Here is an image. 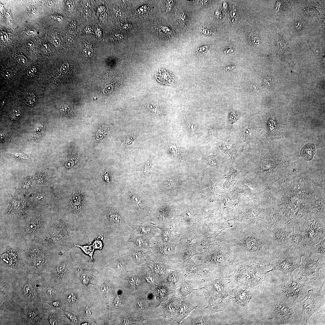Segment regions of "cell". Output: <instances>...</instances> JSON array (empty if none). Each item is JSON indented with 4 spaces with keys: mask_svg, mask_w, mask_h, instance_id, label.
<instances>
[{
    "mask_svg": "<svg viewBox=\"0 0 325 325\" xmlns=\"http://www.w3.org/2000/svg\"><path fill=\"white\" fill-rule=\"evenodd\" d=\"M197 246L195 240L184 238L178 242L175 249V253L180 263L183 265L185 261L192 258L193 256L199 255L197 250Z\"/></svg>",
    "mask_w": 325,
    "mask_h": 325,
    "instance_id": "24",
    "label": "cell"
},
{
    "mask_svg": "<svg viewBox=\"0 0 325 325\" xmlns=\"http://www.w3.org/2000/svg\"><path fill=\"white\" fill-rule=\"evenodd\" d=\"M201 264L215 270L222 271L235 261L225 249L216 241L208 246L204 252H199Z\"/></svg>",
    "mask_w": 325,
    "mask_h": 325,
    "instance_id": "9",
    "label": "cell"
},
{
    "mask_svg": "<svg viewBox=\"0 0 325 325\" xmlns=\"http://www.w3.org/2000/svg\"><path fill=\"white\" fill-rule=\"evenodd\" d=\"M65 7L68 10H71L73 9L72 5L70 3H67Z\"/></svg>",
    "mask_w": 325,
    "mask_h": 325,
    "instance_id": "61",
    "label": "cell"
},
{
    "mask_svg": "<svg viewBox=\"0 0 325 325\" xmlns=\"http://www.w3.org/2000/svg\"><path fill=\"white\" fill-rule=\"evenodd\" d=\"M252 268H241L230 275L232 280L244 289L262 290L267 271L264 265L255 264Z\"/></svg>",
    "mask_w": 325,
    "mask_h": 325,
    "instance_id": "7",
    "label": "cell"
},
{
    "mask_svg": "<svg viewBox=\"0 0 325 325\" xmlns=\"http://www.w3.org/2000/svg\"><path fill=\"white\" fill-rule=\"evenodd\" d=\"M130 225L121 206H109L104 209L98 221L91 225L90 230L114 238L127 236Z\"/></svg>",
    "mask_w": 325,
    "mask_h": 325,
    "instance_id": "3",
    "label": "cell"
},
{
    "mask_svg": "<svg viewBox=\"0 0 325 325\" xmlns=\"http://www.w3.org/2000/svg\"><path fill=\"white\" fill-rule=\"evenodd\" d=\"M305 236L311 246L325 236L324 220L310 218L299 221L296 226Z\"/></svg>",
    "mask_w": 325,
    "mask_h": 325,
    "instance_id": "16",
    "label": "cell"
},
{
    "mask_svg": "<svg viewBox=\"0 0 325 325\" xmlns=\"http://www.w3.org/2000/svg\"><path fill=\"white\" fill-rule=\"evenodd\" d=\"M325 236L319 241L312 245L311 247L310 253L311 255L316 256L319 259L325 256Z\"/></svg>",
    "mask_w": 325,
    "mask_h": 325,
    "instance_id": "40",
    "label": "cell"
},
{
    "mask_svg": "<svg viewBox=\"0 0 325 325\" xmlns=\"http://www.w3.org/2000/svg\"><path fill=\"white\" fill-rule=\"evenodd\" d=\"M177 209L173 225L180 240L184 238L195 240L204 221L203 210L188 206Z\"/></svg>",
    "mask_w": 325,
    "mask_h": 325,
    "instance_id": "5",
    "label": "cell"
},
{
    "mask_svg": "<svg viewBox=\"0 0 325 325\" xmlns=\"http://www.w3.org/2000/svg\"><path fill=\"white\" fill-rule=\"evenodd\" d=\"M265 314L273 325H299L302 318V309L299 302L290 299L276 291L270 296L265 304Z\"/></svg>",
    "mask_w": 325,
    "mask_h": 325,
    "instance_id": "2",
    "label": "cell"
},
{
    "mask_svg": "<svg viewBox=\"0 0 325 325\" xmlns=\"http://www.w3.org/2000/svg\"><path fill=\"white\" fill-rule=\"evenodd\" d=\"M89 324V323L85 322H84V323H82L81 324V325H90V324Z\"/></svg>",
    "mask_w": 325,
    "mask_h": 325,
    "instance_id": "64",
    "label": "cell"
},
{
    "mask_svg": "<svg viewBox=\"0 0 325 325\" xmlns=\"http://www.w3.org/2000/svg\"><path fill=\"white\" fill-rule=\"evenodd\" d=\"M19 274L12 272H0V295H13Z\"/></svg>",
    "mask_w": 325,
    "mask_h": 325,
    "instance_id": "26",
    "label": "cell"
},
{
    "mask_svg": "<svg viewBox=\"0 0 325 325\" xmlns=\"http://www.w3.org/2000/svg\"><path fill=\"white\" fill-rule=\"evenodd\" d=\"M215 241L235 262L268 266L278 250L267 228L260 225H239L223 231Z\"/></svg>",
    "mask_w": 325,
    "mask_h": 325,
    "instance_id": "1",
    "label": "cell"
},
{
    "mask_svg": "<svg viewBox=\"0 0 325 325\" xmlns=\"http://www.w3.org/2000/svg\"><path fill=\"white\" fill-rule=\"evenodd\" d=\"M107 266L116 274L120 275L133 271L138 267L128 253L113 256L109 261Z\"/></svg>",
    "mask_w": 325,
    "mask_h": 325,
    "instance_id": "20",
    "label": "cell"
},
{
    "mask_svg": "<svg viewBox=\"0 0 325 325\" xmlns=\"http://www.w3.org/2000/svg\"><path fill=\"white\" fill-rule=\"evenodd\" d=\"M246 290L237 286L232 290L234 297L230 296L229 300L234 299L236 302L239 305L243 307L249 305L252 298L250 292Z\"/></svg>",
    "mask_w": 325,
    "mask_h": 325,
    "instance_id": "34",
    "label": "cell"
},
{
    "mask_svg": "<svg viewBox=\"0 0 325 325\" xmlns=\"http://www.w3.org/2000/svg\"><path fill=\"white\" fill-rule=\"evenodd\" d=\"M113 87L111 85H109L106 86L103 90V93L104 94H107L110 93L112 91Z\"/></svg>",
    "mask_w": 325,
    "mask_h": 325,
    "instance_id": "51",
    "label": "cell"
},
{
    "mask_svg": "<svg viewBox=\"0 0 325 325\" xmlns=\"http://www.w3.org/2000/svg\"><path fill=\"white\" fill-rule=\"evenodd\" d=\"M303 255L289 246L283 247L278 249L274 266L267 273L277 270L288 276L292 275L294 270L300 267Z\"/></svg>",
    "mask_w": 325,
    "mask_h": 325,
    "instance_id": "11",
    "label": "cell"
},
{
    "mask_svg": "<svg viewBox=\"0 0 325 325\" xmlns=\"http://www.w3.org/2000/svg\"><path fill=\"white\" fill-rule=\"evenodd\" d=\"M69 64L67 63H63L61 66L60 70L62 74H64L67 72L69 69Z\"/></svg>",
    "mask_w": 325,
    "mask_h": 325,
    "instance_id": "49",
    "label": "cell"
},
{
    "mask_svg": "<svg viewBox=\"0 0 325 325\" xmlns=\"http://www.w3.org/2000/svg\"><path fill=\"white\" fill-rule=\"evenodd\" d=\"M178 18L181 22H184L186 19V16L184 14H181L178 17Z\"/></svg>",
    "mask_w": 325,
    "mask_h": 325,
    "instance_id": "60",
    "label": "cell"
},
{
    "mask_svg": "<svg viewBox=\"0 0 325 325\" xmlns=\"http://www.w3.org/2000/svg\"><path fill=\"white\" fill-rule=\"evenodd\" d=\"M208 48L209 46L207 45L200 47L197 49V52L200 54L204 53L207 51Z\"/></svg>",
    "mask_w": 325,
    "mask_h": 325,
    "instance_id": "48",
    "label": "cell"
},
{
    "mask_svg": "<svg viewBox=\"0 0 325 325\" xmlns=\"http://www.w3.org/2000/svg\"><path fill=\"white\" fill-rule=\"evenodd\" d=\"M13 114L14 116L17 119L20 118L21 116V113L18 110L14 111L13 112Z\"/></svg>",
    "mask_w": 325,
    "mask_h": 325,
    "instance_id": "58",
    "label": "cell"
},
{
    "mask_svg": "<svg viewBox=\"0 0 325 325\" xmlns=\"http://www.w3.org/2000/svg\"><path fill=\"white\" fill-rule=\"evenodd\" d=\"M200 1V4L201 5H205L208 2V1L207 0H201Z\"/></svg>",
    "mask_w": 325,
    "mask_h": 325,
    "instance_id": "62",
    "label": "cell"
},
{
    "mask_svg": "<svg viewBox=\"0 0 325 325\" xmlns=\"http://www.w3.org/2000/svg\"><path fill=\"white\" fill-rule=\"evenodd\" d=\"M302 309L303 324H307L310 317L325 304L324 293L320 292L315 293L313 289L308 290L307 294L298 301Z\"/></svg>",
    "mask_w": 325,
    "mask_h": 325,
    "instance_id": "14",
    "label": "cell"
},
{
    "mask_svg": "<svg viewBox=\"0 0 325 325\" xmlns=\"http://www.w3.org/2000/svg\"><path fill=\"white\" fill-rule=\"evenodd\" d=\"M160 228L161 233L159 236L162 242L167 243H178L180 238L174 225L169 228Z\"/></svg>",
    "mask_w": 325,
    "mask_h": 325,
    "instance_id": "38",
    "label": "cell"
},
{
    "mask_svg": "<svg viewBox=\"0 0 325 325\" xmlns=\"http://www.w3.org/2000/svg\"><path fill=\"white\" fill-rule=\"evenodd\" d=\"M120 275L123 277L120 283L121 285L130 295L147 290V288L151 289L147 283L140 267Z\"/></svg>",
    "mask_w": 325,
    "mask_h": 325,
    "instance_id": "15",
    "label": "cell"
},
{
    "mask_svg": "<svg viewBox=\"0 0 325 325\" xmlns=\"http://www.w3.org/2000/svg\"><path fill=\"white\" fill-rule=\"evenodd\" d=\"M45 132V128L42 125H39L37 126L33 132L34 134L36 135H41Z\"/></svg>",
    "mask_w": 325,
    "mask_h": 325,
    "instance_id": "45",
    "label": "cell"
},
{
    "mask_svg": "<svg viewBox=\"0 0 325 325\" xmlns=\"http://www.w3.org/2000/svg\"><path fill=\"white\" fill-rule=\"evenodd\" d=\"M267 228L272 240L278 249L288 246L289 237L291 231L288 229L286 224L281 222H275Z\"/></svg>",
    "mask_w": 325,
    "mask_h": 325,
    "instance_id": "22",
    "label": "cell"
},
{
    "mask_svg": "<svg viewBox=\"0 0 325 325\" xmlns=\"http://www.w3.org/2000/svg\"><path fill=\"white\" fill-rule=\"evenodd\" d=\"M197 308V306L193 305L186 297L184 298L178 305L176 320L177 325H179L183 319L189 315L192 311L196 309Z\"/></svg>",
    "mask_w": 325,
    "mask_h": 325,
    "instance_id": "36",
    "label": "cell"
},
{
    "mask_svg": "<svg viewBox=\"0 0 325 325\" xmlns=\"http://www.w3.org/2000/svg\"><path fill=\"white\" fill-rule=\"evenodd\" d=\"M177 211L173 207L167 204L153 206L149 222L161 228L173 225Z\"/></svg>",
    "mask_w": 325,
    "mask_h": 325,
    "instance_id": "17",
    "label": "cell"
},
{
    "mask_svg": "<svg viewBox=\"0 0 325 325\" xmlns=\"http://www.w3.org/2000/svg\"><path fill=\"white\" fill-rule=\"evenodd\" d=\"M25 44L26 47L30 48H33L34 46L33 42L29 40L26 41L25 43Z\"/></svg>",
    "mask_w": 325,
    "mask_h": 325,
    "instance_id": "57",
    "label": "cell"
},
{
    "mask_svg": "<svg viewBox=\"0 0 325 325\" xmlns=\"http://www.w3.org/2000/svg\"><path fill=\"white\" fill-rule=\"evenodd\" d=\"M27 102L30 105H33L36 102V98L33 94H30L26 97Z\"/></svg>",
    "mask_w": 325,
    "mask_h": 325,
    "instance_id": "47",
    "label": "cell"
},
{
    "mask_svg": "<svg viewBox=\"0 0 325 325\" xmlns=\"http://www.w3.org/2000/svg\"><path fill=\"white\" fill-rule=\"evenodd\" d=\"M112 285L111 282L108 280H106L101 286V291L104 294L109 292L112 289Z\"/></svg>",
    "mask_w": 325,
    "mask_h": 325,
    "instance_id": "43",
    "label": "cell"
},
{
    "mask_svg": "<svg viewBox=\"0 0 325 325\" xmlns=\"http://www.w3.org/2000/svg\"><path fill=\"white\" fill-rule=\"evenodd\" d=\"M60 40L57 37L55 38L53 41L54 45L56 47L60 45Z\"/></svg>",
    "mask_w": 325,
    "mask_h": 325,
    "instance_id": "59",
    "label": "cell"
},
{
    "mask_svg": "<svg viewBox=\"0 0 325 325\" xmlns=\"http://www.w3.org/2000/svg\"><path fill=\"white\" fill-rule=\"evenodd\" d=\"M0 324L21 325L24 307L13 295H0Z\"/></svg>",
    "mask_w": 325,
    "mask_h": 325,
    "instance_id": "12",
    "label": "cell"
},
{
    "mask_svg": "<svg viewBox=\"0 0 325 325\" xmlns=\"http://www.w3.org/2000/svg\"><path fill=\"white\" fill-rule=\"evenodd\" d=\"M19 60L20 63L22 65L25 64L27 62V59L26 57L22 55L20 56Z\"/></svg>",
    "mask_w": 325,
    "mask_h": 325,
    "instance_id": "54",
    "label": "cell"
},
{
    "mask_svg": "<svg viewBox=\"0 0 325 325\" xmlns=\"http://www.w3.org/2000/svg\"><path fill=\"white\" fill-rule=\"evenodd\" d=\"M288 246L303 255H308L311 245L305 234L297 227H294L289 235Z\"/></svg>",
    "mask_w": 325,
    "mask_h": 325,
    "instance_id": "23",
    "label": "cell"
},
{
    "mask_svg": "<svg viewBox=\"0 0 325 325\" xmlns=\"http://www.w3.org/2000/svg\"><path fill=\"white\" fill-rule=\"evenodd\" d=\"M49 2V3H48L47 4V5L48 6V7H50V6H51V5H52V4H53V2H52L51 1V2Z\"/></svg>",
    "mask_w": 325,
    "mask_h": 325,
    "instance_id": "63",
    "label": "cell"
},
{
    "mask_svg": "<svg viewBox=\"0 0 325 325\" xmlns=\"http://www.w3.org/2000/svg\"><path fill=\"white\" fill-rule=\"evenodd\" d=\"M110 176V174L107 172L103 175L104 180L105 182L109 183L111 182V179Z\"/></svg>",
    "mask_w": 325,
    "mask_h": 325,
    "instance_id": "53",
    "label": "cell"
},
{
    "mask_svg": "<svg viewBox=\"0 0 325 325\" xmlns=\"http://www.w3.org/2000/svg\"><path fill=\"white\" fill-rule=\"evenodd\" d=\"M316 152L314 144L308 143L306 144L302 149L301 155L307 161L311 160Z\"/></svg>",
    "mask_w": 325,
    "mask_h": 325,
    "instance_id": "42",
    "label": "cell"
},
{
    "mask_svg": "<svg viewBox=\"0 0 325 325\" xmlns=\"http://www.w3.org/2000/svg\"><path fill=\"white\" fill-rule=\"evenodd\" d=\"M311 255L310 254L302 256L299 272V277L305 280L308 285L320 276L319 271L325 267L324 263H320L318 258L316 260L312 259Z\"/></svg>",
    "mask_w": 325,
    "mask_h": 325,
    "instance_id": "19",
    "label": "cell"
},
{
    "mask_svg": "<svg viewBox=\"0 0 325 325\" xmlns=\"http://www.w3.org/2000/svg\"><path fill=\"white\" fill-rule=\"evenodd\" d=\"M203 268L202 264L197 265L192 258L186 260L182 265L181 272L185 279H195L203 282L205 280Z\"/></svg>",
    "mask_w": 325,
    "mask_h": 325,
    "instance_id": "25",
    "label": "cell"
},
{
    "mask_svg": "<svg viewBox=\"0 0 325 325\" xmlns=\"http://www.w3.org/2000/svg\"><path fill=\"white\" fill-rule=\"evenodd\" d=\"M153 289L156 299L160 303L175 296V290L172 288L164 281L159 282Z\"/></svg>",
    "mask_w": 325,
    "mask_h": 325,
    "instance_id": "29",
    "label": "cell"
},
{
    "mask_svg": "<svg viewBox=\"0 0 325 325\" xmlns=\"http://www.w3.org/2000/svg\"><path fill=\"white\" fill-rule=\"evenodd\" d=\"M8 36L7 34L4 32H2L0 33V37L2 40H5L8 38Z\"/></svg>",
    "mask_w": 325,
    "mask_h": 325,
    "instance_id": "55",
    "label": "cell"
},
{
    "mask_svg": "<svg viewBox=\"0 0 325 325\" xmlns=\"http://www.w3.org/2000/svg\"><path fill=\"white\" fill-rule=\"evenodd\" d=\"M308 285L302 278H293L292 275L288 276L278 286L276 291L287 298L298 302L303 294L306 286Z\"/></svg>",
    "mask_w": 325,
    "mask_h": 325,
    "instance_id": "18",
    "label": "cell"
},
{
    "mask_svg": "<svg viewBox=\"0 0 325 325\" xmlns=\"http://www.w3.org/2000/svg\"><path fill=\"white\" fill-rule=\"evenodd\" d=\"M133 232L138 236L152 238L160 235V229L150 222L138 225H130Z\"/></svg>",
    "mask_w": 325,
    "mask_h": 325,
    "instance_id": "27",
    "label": "cell"
},
{
    "mask_svg": "<svg viewBox=\"0 0 325 325\" xmlns=\"http://www.w3.org/2000/svg\"><path fill=\"white\" fill-rule=\"evenodd\" d=\"M218 323L213 315L196 314H190L180 324L181 325H217Z\"/></svg>",
    "mask_w": 325,
    "mask_h": 325,
    "instance_id": "28",
    "label": "cell"
},
{
    "mask_svg": "<svg viewBox=\"0 0 325 325\" xmlns=\"http://www.w3.org/2000/svg\"><path fill=\"white\" fill-rule=\"evenodd\" d=\"M64 290L45 283L42 292V302L50 303L60 300Z\"/></svg>",
    "mask_w": 325,
    "mask_h": 325,
    "instance_id": "32",
    "label": "cell"
},
{
    "mask_svg": "<svg viewBox=\"0 0 325 325\" xmlns=\"http://www.w3.org/2000/svg\"><path fill=\"white\" fill-rule=\"evenodd\" d=\"M73 248L59 254L48 271L42 277L45 283L63 289H66L67 278L74 271L75 262L72 255Z\"/></svg>",
    "mask_w": 325,
    "mask_h": 325,
    "instance_id": "6",
    "label": "cell"
},
{
    "mask_svg": "<svg viewBox=\"0 0 325 325\" xmlns=\"http://www.w3.org/2000/svg\"><path fill=\"white\" fill-rule=\"evenodd\" d=\"M45 284L42 277L23 273L17 276L13 296L23 307L42 302V295Z\"/></svg>",
    "mask_w": 325,
    "mask_h": 325,
    "instance_id": "4",
    "label": "cell"
},
{
    "mask_svg": "<svg viewBox=\"0 0 325 325\" xmlns=\"http://www.w3.org/2000/svg\"><path fill=\"white\" fill-rule=\"evenodd\" d=\"M63 311L65 315L72 321L76 323L78 322L77 318L73 314L67 311Z\"/></svg>",
    "mask_w": 325,
    "mask_h": 325,
    "instance_id": "44",
    "label": "cell"
},
{
    "mask_svg": "<svg viewBox=\"0 0 325 325\" xmlns=\"http://www.w3.org/2000/svg\"><path fill=\"white\" fill-rule=\"evenodd\" d=\"M44 218L40 215H36L31 218L26 223L24 228L25 234H33L38 231L43 226L44 223Z\"/></svg>",
    "mask_w": 325,
    "mask_h": 325,
    "instance_id": "39",
    "label": "cell"
},
{
    "mask_svg": "<svg viewBox=\"0 0 325 325\" xmlns=\"http://www.w3.org/2000/svg\"><path fill=\"white\" fill-rule=\"evenodd\" d=\"M185 280L182 272L179 270L171 269L163 281L165 282L172 288L176 290Z\"/></svg>",
    "mask_w": 325,
    "mask_h": 325,
    "instance_id": "35",
    "label": "cell"
},
{
    "mask_svg": "<svg viewBox=\"0 0 325 325\" xmlns=\"http://www.w3.org/2000/svg\"><path fill=\"white\" fill-rule=\"evenodd\" d=\"M127 236L128 242L139 249L148 250L154 243V237L150 238L145 236H137L133 232L131 227Z\"/></svg>",
    "mask_w": 325,
    "mask_h": 325,
    "instance_id": "30",
    "label": "cell"
},
{
    "mask_svg": "<svg viewBox=\"0 0 325 325\" xmlns=\"http://www.w3.org/2000/svg\"><path fill=\"white\" fill-rule=\"evenodd\" d=\"M83 54L85 57H89L92 55L93 51L90 49H85L83 51Z\"/></svg>",
    "mask_w": 325,
    "mask_h": 325,
    "instance_id": "52",
    "label": "cell"
},
{
    "mask_svg": "<svg viewBox=\"0 0 325 325\" xmlns=\"http://www.w3.org/2000/svg\"><path fill=\"white\" fill-rule=\"evenodd\" d=\"M237 113L234 111H231L230 114V119L231 122H234L237 119Z\"/></svg>",
    "mask_w": 325,
    "mask_h": 325,
    "instance_id": "50",
    "label": "cell"
},
{
    "mask_svg": "<svg viewBox=\"0 0 325 325\" xmlns=\"http://www.w3.org/2000/svg\"><path fill=\"white\" fill-rule=\"evenodd\" d=\"M249 35V39L252 40V42H253V44L254 42V44L255 45H258L260 44V39L258 36L254 33H251Z\"/></svg>",
    "mask_w": 325,
    "mask_h": 325,
    "instance_id": "46",
    "label": "cell"
},
{
    "mask_svg": "<svg viewBox=\"0 0 325 325\" xmlns=\"http://www.w3.org/2000/svg\"><path fill=\"white\" fill-rule=\"evenodd\" d=\"M129 243L128 253L138 267L145 265L148 262L151 261L149 249L145 250L138 249Z\"/></svg>",
    "mask_w": 325,
    "mask_h": 325,
    "instance_id": "31",
    "label": "cell"
},
{
    "mask_svg": "<svg viewBox=\"0 0 325 325\" xmlns=\"http://www.w3.org/2000/svg\"><path fill=\"white\" fill-rule=\"evenodd\" d=\"M49 304L39 302L25 306L21 316V325H48Z\"/></svg>",
    "mask_w": 325,
    "mask_h": 325,
    "instance_id": "13",
    "label": "cell"
},
{
    "mask_svg": "<svg viewBox=\"0 0 325 325\" xmlns=\"http://www.w3.org/2000/svg\"><path fill=\"white\" fill-rule=\"evenodd\" d=\"M229 298L221 296H210L207 299L208 303L205 308L209 309L212 314L218 312L226 311L228 304L227 299Z\"/></svg>",
    "mask_w": 325,
    "mask_h": 325,
    "instance_id": "33",
    "label": "cell"
},
{
    "mask_svg": "<svg viewBox=\"0 0 325 325\" xmlns=\"http://www.w3.org/2000/svg\"><path fill=\"white\" fill-rule=\"evenodd\" d=\"M36 30L33 28L30 29H28L26 32V34L28 35H32L36 34Z\"/></svg>",
    "mask_w": 325,
    "mask_h": 325,
    "instance_id": "56",
    "label": "cell"
},
{
    "mask_svg": "<svg viewBox=\"0 0 325 325\" xmlns=\"http://www.w3.org/2000/svg\"><path fill=\"white\" fill-rule=\"evenodd\" d=\"M222 271H212L206 277L203 285L196 289L203 290L207 299L210 296H221L229 298V284L232 280L230 275L224 276Z\"/></svg>",
    "mask_w": 325,
    "mask_h": 325,
    "instance_id": "10",
    "label": "cell"
},
{
    "mask_svg": "<svg viewBox=\"0 0 325 325\" xmlns=\"http://www.w3.org/2000/svg\"><path fill=\"white\" fill-rule=\"evenodd\" d=\"M186 297L174 296L160 303L158 307L160 317L172 325H177L176 320L178 305Z\"/></svg>",
    "mask_w": 325,
    "mask_h": 325,
    "instance_id": "21",
    "label": "cell"
},
{
    "mask_svg": "<svg viewBox=\"0 0 325 325\" xmlns=\"http://www.w3.org/2000/svg\"><path fill=\"white\" fill-rule=\"evenodd\" d=\"M177 244L163 242L159 235L154 237L153 244L149 249L151 261L167 264L172 269L181 271L182 265L179 262L175 253Z\"/></svg>",
    "mask_w": 325,
    "mask_h": 325,
    "instance_id": "8",
    "label": "cell"
},
{
    "mask_svg": "<svg viewBox=\"0 0 325 325\" xmlns=\"http://www.w3.org/2000/svg\"><path fill=\"white\" fill-rule=\"evenodd\" d=\"M196 289H194L185 280L175 290V296H181L186 297L187 295L193 292Z\"/></svg>",
    "mask_w": 325,
    "mask_h": 325,
    "instance_id": "41",
    "label": "cell"
},
{
    "mask_svg": "<svg viewBox=\"0 0 325 325\" xmlns=\"http://www.w3.org/2000/svg\"><path fill=\"white\" fill-rule=\"evenodd\" d=\"M151 269L157 277L159 282L163 281L170 270L172 269L169 265L164 263L149 261L146 265Z\"/></svg>",
    "mask_w": 325,
    "mask_h": 325,
    "instance_id": "37",
    "label": "cell"
}]
</instances>
